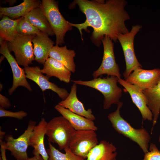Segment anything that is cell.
Wrapping results in <instances>:
<instances>
[{
    "label": "cell",
    "mask_w": 160,
    "mask_h": 160,
    "mask_svg": "<svg viewBox=\"0 0 160 160\" xmlns=\"http://www.w3.org/2000/svg\"><path fill=\"white\" fill-rule=\"evenodd\" d=\"M6 149L2 146H1V156L2 160H7L6 156Z\"/></svg>",
    "instance_id": "31"
},
{
    "label": "cell",
    "mask_w": 160,
    "mask_h": 160,
    "mask_svg": "<svg viewBox=\"0 0 160 160\" xmlns=\"http://www.w3.org/2000/svg\"><path fill=\"white\" fill-rule=\"evenodd\" d=\"M75 130L63 116L55 117L47 122L46 135L48 141L56 143L63 150L69 147Z\"/></svg>",
    "instance_id": "5"
},
{
    "label": "cell",
    "mask_w": 160,
    "mask_h": 160,
    "mask_svg": "<svg viewBox=\"0 0 160 160\" xmlns=\"http://www.w3.org/2000/svg\"><path fill=\"white\" fill-rule=\"evenodd\" d=\"M5 132L2 131L1 129L0 130V140H2L4 136Z\"/></svg>",
    "instance_id": "34"
},
{
    "label": "cell",
    "mask_w": 160,
    "mask_h": 160,
    "mask_svg": "<svg viewBox=\"0 0 160 160\" xmlns=\"http://www.w3.org/2000/svg\"><path fill=\"white\" fill-rule=\"evenodd\" d=\"M0 44V53L7 60L11 67L13 74L12 85L8 90L9 94L11 95L19 86L25 87L29 91H31L32 89L27 80L25 70L19 66L15 59L11 54L8 49L7 41H4Z\"/></svg>",
    "instance_id": "11"
},
{
    "label": "cell",
    "mask_w": 160,
    "mask_h": 160,
    "mask_svg": "<svg viewBox=\"0 0 160 160\" xmlns=\"http://www.w3.org/2000/svg\"><path fill=\"white\" fill-rule=\"evenodd\" d=\"M43 65L41 71L49 78L54 76L65 83L70 82L71 72L61 63L49 57Z\"/></svg>",
    "instance_id": "19"
},
{
    "label": "cell",
    "mask_w": 160,
    "mask_h": 160,
    "mask_svg": "<svg viewBox=\"0 0 160 160\" xmlns=\"http://www.w3.org/2000/svg\"><path fill=\"white\" fill-rule=\"evenodd\" d=\"M32 42L34 60L39 64H44L49 57V52L55 42L48 34L42 32L36 35Z\"/></svg>",
    "instance_id": "17"
},
{
    "label": "cell",
    "mask_w": 160,
    "mask_h": 160,
    "mask_svg": "<svg viewBox=\"0 0 160 160\" xmlns=\"http://www.w3.org/2000/svg\"><path fill=\"white\" fill-rule=\"evenodd\" d=\"M25 19L41 32L53 36L55 34L40 7L32 9L24 17Z\"/></svg>",
    "instance_id": "23"
},
{
    "label": "cell",
    "mask_w": 160,
    "mask_h": 160,
    "mask_svg": "<svg viewBox=\"0 0 160 160\" xmlns=\"http://www.w3.org/2000/svg\"><path fill=\"white\" fill-rule=\"evenodd\" d=\"M76 53L74 50L68 49L66 46H54L49 54V57L52 58L62 63L71 72L76 71V65L74 58Z\"/></svg>",
    "instance_id": "22"
},
{
    "label": "cell",
    "mask_w": 160,
    "mask_h": 160,
    "mask_svg": "<svg viewBox=\"0 0 160 160\" xmlns=\"http://www.w3.org/2000/svg\"><path fill=\"white\" fill-rule=\"evenodd\" d=\"M111 38L105 36L102 42L103 47V54L102 63L96 71L94 72L92 76L94 79L98 78L104 74L108 76H113L121 78L120 69L116 63L114 52V44Z\"/></svg>",
    "instance_id": "9"
},
{
    "label": "cell",
    "mask_w": 160,
    "mask_h": 160,
    "mask_svg": "<svg viewBox=\"0 0 160 160\" xmlns=\"http://www.w3.org/2000/svg\"><path fill=\"white\" fill-rule=\"evenodd\" d=\"M123 105V102L120 101L117 105L116 110L108 114V119L117 132L136 143L145 153L148 151L150 135L144 128L137 129L133 127L121 117L120 109Z\"/></svg>",
    "instance_id": "2"
},
{
    "label": "cell",
    "mask_w": 160,
    "mask_h": 160,
    "mask_svg": "<svg viewBox=\"0 0 160 160\" xmlns=\"http://www.w3.org/2000/svg\"><path fill=\"white\" fill-rule=\"evenodd\" d=\"M118 79L115 76H107L106 77H98L88 81L73 80L72 81L76 84L88 86L101 92L104 97L103 108L107 109L112 105H117L120 102L122 90L117 85Z\"/></svg>",
    "instance_id": "3"
},
{
    "label": "cell",
    "mask_w": 160,
    "mask_h": 160,
    "mask_svg": "<svg viewBox=\"0 0 160 160\" xmlns=\"http://www.w3.org/2000/svg\"><path fill=\"white\" fill-rule=\"evenodd\" d=\"M54 108L69 122L75 130H97L98 128L93 121L74 113L58 104Z\"/></svg>",
    "instance_id": "18"
},
{
    "label": "cell",
    "mask_w": 160,
    "mask_h": 160,
    "mask_svg": "<svg viewBox=\"0 0 160 160\" xmlns=\"http://www.w3.org/2000/svg\"><path fill=\"white\" fill-rule=\"evenodd\" d=\"M127 4L125 0H74L69 5V8L73 9L77 5L86 19L82 23L70 24L78 29L83 41L82 31L89 33L88 27L92 28L90 39L97 47L100 46L105 36L116 42L119 34L129 32L125 24L130 18L125 9Z\"/></svg>",
    "instance_id": "1"
},
{
    "label": "cell",
    "mask_w": 160,
    "mask_h": 160,
    "mask_svg": "<svg viewBox=\"0 0 160 160\" xmlns=\"http://www.w3.org/2000/svg\"><path fill=\"white\" fill-rule=\"evenodd\" d=\"M0 105L4 108H8L11 106L9 99L1 94H0Z\"/></svg>",
    "instance_id": "30"
},
{
    "label": "cell",
    "mask_w": 160,
    "mask_h": 160,
    "mask_svg": "<svg viewBox=\"0 0 160 160\" xmlns=\"http://www.w3.org/2000/svg\"><path fill=\"white\" fill-rule=\"evenodd\" d=\"M47 123L44 118L41 119L34 127L30 139V146L33 148L34 155H41L44 160H48L49 158L44 144Z\"/></svg>",
    "instance_id": "15"
},
{
    "label": "cell",
    "mask_w": 160,
    "mask_h": 160,
    "mask_svg": "<svg viewBox=\"0 0 160 160\" xmlns=\"http://www.w3.org/2000/svg\"><path fill=\"white\" fill-rule=\"evenodd\" d=\"M116 150L112 143L101 140L90 151L86 160H116Z\"/></svg>",
    "instance_id": "21"
},
{
    "label": "cell",
    "mask_w": 160,
    "mask_h": 160,
    "mask_svg": "<svg viewBox=\"0 0 160 160\" xmlns=\"http://www.w3.org/2000/svg\"><path fill=\"white\" fill-rule=\"evenodd\" d=\"M143 91L146 98L148 106L153 115L152 131L157 122L160 111V80L154 87Z\"/></svg>",
    "instance_id": "24"
},
{
    "label": "cell",
    "mask_w": 160,
    "mask_h": 160,
    "mask_svg": "<svg viewBox=\"0 0 160 160\" xmlns=\"http://www.w3.org/2000/svg\"><path fill=\"white\" fill-rule=\"evenodd\" d=\"M26 78L36 83L42 92L50 89L56 93L63 100H65L69 93L64 88L58 87L54 83L49 81V78L43 74L41 69L38 66L24 67Z\"/></svg>",
    "instance_id": "13"
},
{
    "label": "cell",
    "mask_w": 160,
    "mask_h": 160,
    "mask_svg": "<svg viewBox=\"0 0 160 160\" xmlns=\"http://www.w3.org/2000/svg\"><path fill=\"white\" fill-rule=\"evenodd\" d=\"M35 36L18 33L12 41L7 42L9 51L14 52L19 65L28 66L34 60L32 41Z\"/></svg>",
    "instance_id": "8"
},
{
    "label": "cell",
    "mask_w": 160,
    "mask_h": 160,
    "mask_svg": "<svg viewBox=\"0 0 160 160\" xmlns=\"http://www.w3.org/2000/svg\"><path fill=\"white\" fill-rule=\"evenodd\" d=\"M149 150L145 153L143 160H160V151L155 144L151 143Z\"/></svg>",
    "instance_id": "29"
},
{
    "label": "cell",
    "mask_w": 160,
    "mask_h": 160,
    "mask_svg": "<svg viewBox=\"0 0 160 160\" xmlns=\"http://www.w3.org/2000/svg\"><path fill=\"white\" fill-rule=\"evenodd\" d=\"M125 80L142 91L150 89L156 85L160 80V68L145 70L138 68Z\"/></svg>",
    "instance_id": "12"
},
{
    "label": "cell",
    "mask_w": 160,
    "mask_h": 160,
    "mask_svg": "<svg viewBox=\"0 0 160 160\" xmlns=\"http://www.w3.org/2000/svg\"><path fill=\"white\" fill-rule=\"evenodd\" d=\"M96 131H75L69 148L75 155L87 158L90 151L98 144Z\"/></svg>",
    "instance_id": "10"
},
{
    "label": "cell",
    "mask_w": 160,
    "mask_h": 160,
    "mask_svg": "<svg viewBox=\"0 0 160 160\" xmlns=\"http://www.w3.org/2000/svg\"><path fill=\"white\" fill-rule=\"evenodd\" d=\"M142 28L140 25H133L130 32L119 34L117 37L123 50L126 63V69L123 73L125 80L135 69L142 67L136 57L134 47L135 36Z\"/></svg>",
    "instance_id": "7"
},
{
    "label": "cell",
    "mask_w": 160,
    "mask_h": 160,
    "mask_svg": "<svg viewBox=\"0 0 160 160\" xmlns=\"http://www.w3.org/2000/svg\"><path fill=\"white\" fill-rule=\"evenodd\" d=\"M40 7L55 35V45H61L65 43L64 37L66 33L71 30L73 26L60 12L58 1L54 0H42Z\"/></svg>",
    "instance_id": "4"
},
{
    "label": "cell",
    "mask_w": 160,
    "mask_h": 160,
    "mask_svg": "<svg viewBox=\"0 0 160 160\" xmlns=\"http://www.w3.org/2000/svg\"><path fill=\"white\" fill-rule=\"evenodd\" d=\"M49 148L47 150L49 156L48 160H85V159L75 155L69 147L64 149L63 153L56 149L49 142Z\"/></svg>",
    "instance_id": "26"
},
{
    "label": "cell",
    "mask_w": 160,
    "mask_h": 160,
    "mask_svg": "<svg viewBox=\"0 0 160 160\" xmlns=\"http://www.w3.org/2000/svg\"><path fill=\"white\" fill-rule=\"evenodd\" d=\"M118 82L129 94L133 103L140 111L143 119L153 121L152 113L148 106L147 99L143 91L121 78L118 79Z\"/></svg>",
    "instance_id": "14"
},
{
    "label": "cell",
    "mask_w": 160,
    "mask_h": 160,
    "mask_svg": "<svg viewBox=\"0 0 160 160\" xmlns=\"http://www.w3.org/2000/svg\"><path fill=\"white\" fill-rule=\"evenodd\" d=\"M27 160H44L41 155L34 156L31 158L28 157Z\"/></svg>",
    "instance_id": "32"
},
{
    "label": "cell",
    "mask_w": 160,
    "mask_h": 160,
    "mask_svg": "<svg viewBox=\"0 0 160 160\" xmlns=\"http://www.w3.org/2000/svg\"><path fill=\"white\" fill-rule=\"evenodd\" d=\"M27 115V113L23 111L15 112H12L6 110L5 108L1 107H0V117H11L21 120L26 117Z\"/></svg>",
    "instance_id": "28"
},
{
    "label": "cell",
    "mask_w": 160,
    "mask_h": 160,
    "mask_svg": "<svg viewBox=\"0 0 160 160\" xmlns=\"http://www.w3.org/2000/svg\"><path fill=\"white\" fill-rule=\"evenodd\" d=\"M76 91V84L74 83L71 86L70 92L68 96L58 104L77 114L92 121L95 120L96 118L92 113V109H85L83 103L78 98Z\"/></svg>",
    "instance_id": "16"
},
{
    "label": "cell",
    "mask_w": 160,
    "mask_h": 160,
    "mask_svg": "<svg viewBox=\"0 0 160 160\" xmlns=\"http://www.w3.org/2000/svg\"><path fill=\"white\" fill-rule=\"evenodd\" d=\"M4 3H8L9 5L12 6L13 5L17 2V0H4L3 1Z\"/></svg>",
    "instance_id": "33"
},
{
    "label": "cell",
    "mask_w": 160,
    "mask_h": 160,
    "mask_svg": "<svg viewBox=\"0 0 160 160\" xmlns=\"http://www.w3.org/2000/svg\"><path fill=\"white\" fill-rule=\"evenodd\" d=\"M41 1L39 0H24L19 4L9 7H0L1 16H7L11 19L24 17L33 9L40 7Z\"/></svg>",
    "instance_id": "20"
},
{
    "label": "cell",
    "mask_w": 160,
    "mask_h": 160,
    "mask_svg": "<svg viewBox=\"0 0 160 160\" xmlns=\"http://www.w3.org/2000/svg\"><path fill=\"white\" fill-rule=\"evenodd\" d=\"M159 142L160 143V135L159 137Z\"/></svg>",
    "instance_id": "36"
},
{
    "label": "cell",
    "mask_w": 160,
    "mask_h": 160,
    "mask_svg": "<svg viewBox=\"0 0 160 160\" xmlns=\"http://www.w3.org/2000/svg\"><path fill=\"white\" fill-rule=\"evenodd\" d=\"M3 88V85L2 84H0V90H2Z\"/></svg>",
    "instance_id": "35"
},
{
    "label": "cell",
    "mask_w": 160,
    "mask_h": 160,
    "mask_svg": "<svg viewBox=\"0 0 160 160\" xmlns=\"http://www.w3.org/2000/svg\"><path fill=\"white\" fill-rule=\"evenodd\" d=\"M2 16L0 21V37L7 42H11L18 34L16 27L21 17L14 20L7 16Z\"/></svg>",
    "instance_id": "25"
},
{
    "label": "cell",
    "mask_w": 160,
    "mask_h": 160,
    "mask_svg": "<svg viewBox=\"0 0 160 160\" xmlns=\"http://www.w3.org/2000/svg\"><path fill=\"white\" fill-rule=\"evenodd\" d=\"M16 30L18 33L25 35H36L41 32L37 28L27 21L24 17H21L18 23Z\"/></svg>",
    "instance_id": "27"
},
{
    "label": "cell",
    "mask_w": 160,
    "mask_h": 160,
    "mask_svg": "<svg viewBox=\"0 0 160 160\" xmlns=\"http://www.w3.org/2000/svg\"><path fill=\"white\" fill-rule=\"evenodd\" d=\"M36 124V121L30 120L27 129L21 135L15 139L10 135L5 136V141L0 140L1 146L9 151L17 160H27L30 138Z\"/></svg>",
    "instance_id": "6"
}]
</instances>
